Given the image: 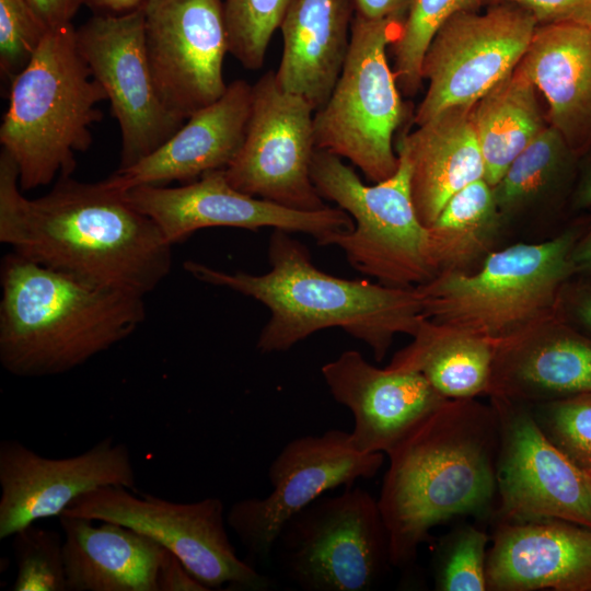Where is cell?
Returning <instances> with one entry per match:
<instances>
[{
	"mask_svg": "<svg viewBox=\"0 0 591 591\" xmlns=\"http://www.w3.org/2000/svg\"><path fill=\"white\" fill-rule=\"evenodd\" d=\"M578 159L560 132L548 125L493 187L505 221L560 189L571 178Z\"/></svg>",
	"mask_w": 591,
	"mask_h": 591,
	"instance_id": "30",
	"label": "cell"
},
{
	"mask_svg": "<svg viewBox=\"0 0 591 591\" xmlns=\"http://www.w3.org/2000/svg\"><path fill=\"white\" fill-rule=\"evenodd\" d=\"M412 0H354L355 12L370 20L405 21Z\"/></svg>",
	"mask_w": 591,
	"mask_h": 591,
	"instance_id": "40",
	"label": "cell"
},
{
	"mask_svg": "<svg viewBox=\"0 0 591 591\" xmlns=\"http://www.w3.org/2000/svg\"><path fill=\"white\" fill-rule=\"evenodd\" d=\"M571 231L540 243L489 253L479 270L444 271L416 286L425 318L482 336L494 344L551 317L572 273Z\"/></svg>",
	"mask_w": 591,
	"mask_h": 591,
	"instance_id": "6",
	"label": "cell"
},
{
	"mask_svg": "<svg viewBox=\"0 0 591 591\" xmlns=\"http://www.w3.org/2000/svg\"><path fill=\"white\" fill-rule=\"evenodd\" d=\"M538 90L518 70L473 104L472 117L484 161V179L494 187L512 161L549 125Z\"/></svg>",
	"mask_w": 591,
	"mask_h": 591,
	"instance_id": "28",
	"label": "cell"
},
{
	"mask_svg": "<svg viewBox=\"0 0 591 591\" xmlns=\"http://www.w3.org/2000/svg\"><path fill=\"white\" fill-rule=\"evenodd\" d=\"M67 591H158L167 549L131 528L61 514Z\"/></svg>",
	"mask_w": 591,
	"mask_h": 591,
	"instance_id": "25",
	"label": "cell"
},
{
	"mask_svg": "<svg viewBox=\"0 0 591 591\" xmlns=\"http://www.w3.org/2000/svg\"><path fill=\"white\" fill-rule=\"evenodd\" d=\"M403 23L355 12L340 76L326 103L314 112L316 149L347 159L373 183L391 177L399 165L393 137L407 109L387 49Z\"/></svg>",
	"mask_w": 591,
	"mask_h": 591,
	"instance_id": "8",
	"label": "cell"
},
{
	"mask_svg": "<svg viewBox=\"0 0 591 591\" xmlns=\"http://www.w3.org/2000/svg\"><path fill=\"white\" fill-rule=\"evenodd\" d=\"M223 0H146L148 60L164 106L187 119L219 100L228 84Z\"/></svg>",
	"mask_w": 591,
	"mask_h": 591,
	"instance_id": "16",
	"label": "cell"
},
{
	"mask_svg": "<svg viewBox=\"0 0 591 591\" xmlns=\"http://www.w3.org/2000/svg\"><path fill=\"white\" fill-rule=\"evenodd\" d=\"M0 362L20 378L58 375L128 338L144 297L95 286L15 252L0 270Z\"/></svg>",
	"mask_w": 591,
	"mask_h": 591,
	"instance_id": "4",
	"label": "cell"
},
{
	"mask_svg": "<svg viewBox=\"0 0 591 591\" xmlns=\"http://www.w3.org/2000/svg\"><path fill=\"white\" fill-rule=\"evenodd\" d=\"M591 392V339L554 315L495 344L488 395L545 403Z\"/></svg>",
	"mask_w": 591,
	"mask_h": 591,
	"instance_id": "22",
	"label": "cell"
},
{
	"mask_svg": "<svg viewBox=\"0 0 591 591\" xmlns=\"http://www.w3.org/2000/svg\"><path fill=\"white\" fill-rule=\"evenodd\" d=\"M591 474V473H590Z\"/></svg>",
	"mask_w": 591,
	"mask_h": 591,
	"instance_id": "45",
	"label": "cell"
},
{
	"mask_svg": "<svg viewBox=\"0 0 591 591\" xmlns=\"http://www.w3.org/2000/svg\"><path fill=\"white\" fill-rule=\"evenodd\" d=\"M252 84L237 79L223 95L196 112L162 146L135 164L118 169L105 182L118 190L167 183L194 182L224 170L237 154L246 131Z\"/></svg>",
	"mask_w": 591,
	"mask_h": 591,
	"instance_id": "21",
	"label": "cell"
},
{
	"mask_svg": "<svg viewBox=\"0 0 591 591\" xmlns=\"http://www.w3.org/2000/svg\"><path fill=\"white\" fill-rule=\"evenodd\" d=\"M276 546L288 577L306 591H367L391 564L378 499L355 485L297 513Z\"/></svg>",
	"mask_w": 591,
	"mask_h": 591,
	"instance_id": "9",
	"label": "cell"
},
{
	"mask_svg": "<svg viewBox=\"0 0 591 591\" xmlns=\"http://www.w3.org/2000/svg\"><path fill=\"white\" fill-rule=\"evenodd\" d=\"M570 264L573 271L591 273V231L570 252Z\"/></svg>",
	"mask_w": 591,
	"mask_h": 591,
	"instance_id": "43",
	"label": "cell"
},
{
	"mask_svg": "<svg viewBox=\"0 0 591 591\" xmlns=\"http://www.w3.org/2000/svg\"><path fill=\"white\" fill-rule=\"evenodd\" d=\"M181 563L167 552L158 575V591H208Z\"/></svg>",
	"mask_w": 591,
	"mask_h": 591,
	"instance_id": "38",
	"label": "cell"
},
{
	"mask_svg": "<svg viewBox=\"0 0 591 591\" xmlns=\"http://www.w3.org/2000/svg\"><path fill=\"white\" fill-rule=\"evenodd\" d=\"M42 22L48 27L71 23L82 0H25Z\"/></svg>",
	"mask_w": 591,
	"mask_h": 591,
	"instance_id": "39",
	"label": "cell"
},
{
	"mask_svg": "<svg viewBox=\"0 0 591 591\" xmlns=\"http://www.w3.org/2000/svg\"><path fill=\"white\" fill-rule=\"evenodd\" d=\"M577 315L581 323L591 329V294L580 300L577 306Z\"/></svg>",
	"mask_w": 591,
	"mask_h": 591,
	"instance_id": "44",
	"label": "cell"
},
{
	"mask_svg": "<svg viewBox=\"0 0 591 591\" xmlns=\"http://www.w3.org/2000/svg\"><path fill=\"white\" fill-rule=\"evenodd\" d=\"M534 417L565 454L591 473V392L545 402Z\"/></svg>",
	"mask_w": 591,
	"mask_h": 591,
	"instance_id": "34",
	"label": "cell"
},
{
	"mask_svg": "<svg viewBox=\"0 0 591 591\" xmlns=\"http://www.w3.org/2000/svg\"><path fill=\"white\" fill-rule=\"evenodd\" d=\"M499 420L497 493L505 521L557 519L591 528V474L520 402L493 397Z\"/></svg>",
	"mask_w": 591,
	"mask_h": 591,
	"instance_id": "15",
	"label": "cell"
},
{
	"mask_svg": "<svg viewBox=\"0 0 591 591\" xmlns=\"http://www.w3.org/2000/svg\"><path fill=\"white\" fill-rule=\"evenodd\" d=\"M334 399L352 414L350 438L361 453H387L447 401L420 373L378 368L346 350L321 368Z\"/></svg>",
	"mask_w": 591,
	"mask_h": 591,
	"instance_id": "19",
	"label": "cell"
},
{
	"mask_svg": "<svg viewBox=\"0 0 591 591\" xmlns=\"http://www.w3.org/2000/svg\"><path fill=\"white\" fill-rule=\"evenodd\" d=\"M486 577L496 591H591V528L557 519L505 521Z\"/></svg>",
	"mask_w": 591,
	"mask_h": 591,
	"instance_id": "20",
	"label": "cell"
},
{
	"mask_svg": "<svg viewBox=\"0 0 591 591\" xmlns=\"http://www.w3.org/2000/svg\"><path fill=\"white\" fill-rule=\"evenodd\" d=\"M129 448L104 438L89 450L63 459L45 457L22 442H0V538L60 517L83 494L103 486L136 488Z\"/></svg>",
	"mask_w": 591,
	"mask_h": 591,
	"instance_id": "18",
	"label": "cell"
},
{
	"mask_svg": "<svg viewBox=\"0 0 591 591\" xmlns=\"http://www.w3.org/2000/svg\"><path fill=\"white\" fill-rule=\"evenodd\" d=\"M18 573L12 591H67L63 538L31 524L13 535Z\"/></svg>",
	"mask_w": 591,
	"mask_h": 591,
	"instance_id": "33",
	"label": "cell"
},
{
	"mask_svg": "<svg viewBox=\"0 0 591 591\" xmlns=\"http://www.w3.org/2000/svg\"><path fill=\"white\" fill-rule=\"evenodd\" d=\"M292 0H224L229 54L245 69H260L271 36Z\"/></svg>",
	"mask_w": 591,
	"mask_h": 591,
	"instance_id": "32",
	"label": "cell"
},
{
	"mask_svg": "<svg viewBox=\"0 0 591 591\" xmlns=\"http://www.w3.org/2000/svg\"><path fill=\"white\" fill-rule=\"evenodd\" d=\"M582 157L580 176L572 195V206L578 210L591 208V148Z\"/></svg>",
	"mask_w": 591,
	"mask_h": 591,
	"instance_id": "41",
	"label": "cell"
},
{
	"mask_svg": "<svg viewBox=\"0 0 591 591\" xmlns=\"http://www.w3.org/2000/svg\"><path fill=\"white\" fill-rule=\"evenodd\" d=\"M483 5L482 0H412L401 35L390 47L402 94L413 96L419 91L422 59L438 30L455 13L478 11Z\"/></svg>",
	"mask_w": 591,
	"mask_h": 591,
	"instance_id": "31",
	"label": "cell"
},
{
	"mask_svg": "<svg viewBox=\"0 0 591 591\" xmlns=\"http://www.w3.org/2000/svg\"><path fill=\"white\" fill-rule=\"evenodd\" d=\"M314 108L282 90L270 70L252 84L243 143L223 170L237 190L299 211L327 207L311 177Z\"/></svg>",
	"mask_w": 591,
	"mask_h": 591,
	"instance_id": "12",
	"label": "cell"
},
{
	"mask_svg": "<svg viewBox=\"0 0 591 591\" xmlns=\"http://www.w3.org/2000/svg\"><path fill=\"white\" fill-rule=\"evenodd\" d=\"M485 532L465 526L443 546L436 567V589L443 591L487 590Z\"/></svg>",
	"mask_w": 591,
	"mask_h": 591,
	"instance_id": "35",
	"label": "cell"
},
{
	"mask_svg": "<svg viewBox=\"0 0 591 591\" xmlns=\"http://www.w3.org/2000/svg\"><path fill=\"white\" fill-rule=\"evenodd\" d=\"M389 178L364 184L341 158L316 149L312 182L321 197L345 210L354 228L316 243L335 245L358 271L390 287H416L436 275L428 256L427 227L419 220L410 192V170L398 157Z\"/></svg>",
	"mask_w": 591,
	"mask_h": 591,
	"instance_id": "7",
	"label": "cell"
},
{
	"mask_svg": "<svg viewBox=\"0 0 591 591\" xmlns=\"http://www.w3.org/2000/svg\"><path fill=\"white\" fill-rule=\"evenodd\" d=\"M77 42L119 125V169L128 167L185 124L164 106L155 89L146 49L142 7L119 15H93L77 30Z\"/></svg>",
	"mask_w": 591,
	"mask_h": 591,
	"instance_id": "14",
	"label": "cell"
},
{
	"mask_svg": "<svg viewBox=\"0 0 591 591\" xmlns=\"http://www.w3.org/2000/svg\"><path fill=\"white\" fill-rule=\"evenodd\" d=\"M48 27L25 0H0V73L12 80L27 67Z\"/></svg>",
	"mask_w": 591,
	"mask_h": 591,
	"instance_id": "36",
	"label": "cell"
},
{
	"mask_svg": "<svg viewBox=\"0 0 591 591\" xmlns=\"http://www.w3.org/2000/svg\"><path fill=\"white\" fill-rule=\"evenodd\" d=\"M0 242L85 282L147 296L171 273L172 244L105 179H57L28 199L11 155L0 153Z\"/></svg>",
	"mask_w": 591,
	"mask_h": 591,
	"instance_id": "1",
	"label": "cell"
},
{
	"mask_svg": "<svg viewBox=\"0 0 591 591\" xmlns=\"http://www.w3.org/2000/svg\"><path fill=\"white\" fill-rule=\"evenodd\" d=\"M106 93L93 78L72 23L49 28L31 62L10 83L0 143L19 169L22 190L71 176L76 153L92 144Z\"/></svg>",
	"mask_w": 591,
	"mask_h": 591,
	"instance_id": "5",
	"label": "cell"
},
{
	"mask_svg": "<svg viewBox=\"0 0 591 591\" xmlns=\"http://www.w3.org/2000/svg\"><path fill=\"white\" fill-rule=\"evenodd\" d=\"M268 260L270 270L262 275L184 263L197 280L251 297L269 310L256 344L262 354L287 351L318 331L339 327L367 344L381 361L396 335L413 336L425 318L416 287L328 275L313 264L308 247L291 232L275 229Z\"/></svg>",
	"mask_w": 591,
	"mask_h": 591,
	"instance_id": "3",
	"label": "cell"
},
{
	"mask_svg": "<svg viewBox=\"0 0 591 591\" xmlns=\"http://www.w3.org/2000/svg\"><path fill=\"white\" fill-rule=\"evenodd\" d=\"M472 111L473 105L448 107L397 139L395 151L409 165L412 197L425 227L455 193L484 178Z\"/></svg>",
	"mask_w": 591,
	"mask_h": 591,
	"instance_id": "24",
	"label": "cell"
},
{
	"mask_svg": "<svg viewBox=\"0 0 591 591\" xmlns=\"http://www.w3.org/2000/svg\"><path fill=\"white\" fill-rule=\"evenodd\" d=\"M536 26L529 11L509 2L452 15L425 53L421 76L428 88L414 123L421 125L451 106L476 103L513 72Z\"/></svg>",
	"mask_w": 591,
	"mask_h": 591,
	"instance_id": "11",
	"label": "cell"
},
{
	"mask_svg": "<svg viewBox=\"0 0 591 591\" xmlns=\"http://www.w3.org/2000/svg\"><path fill=\"white\" fill-rule=\"evenodd\" d=\"M354 0H292L279 30V86L314 111L328 100L343 70L351 37Z\"/></svg>",
	"mask_w": 591,
	"mask_h": 591,
	"instance_id": "26",
	"label": "cell"
},
{
	"mask_svg": "<svg viewBox=\"0 0 591 591\" xmlns=\"http://www.w3.org/2000/svg\"><path fill=\"white\" fill-rule=\"evenodd\" d=\"M413 341L389 368L420 373L447 399L488 394L495 344L482 336L424 318Z\"/></svg>",
	"mask_w": 591,
	"mask_h": 591,
	"instance_id": "27",
	"label": "cell"
},
{
	"mask_svg": "<svg viewBox=\"0 0 591 591\" xmlns=\"http://www.w3.org/2000/svg\"><path fill=\"white\" fill-rule=\"evenodd\" d=\"M490 5L509 2L529 11L537 25L575 24L591 28V0H482Z\"/></svg>",
	"mask_w": 591,
	"mask_h": 591,
	"instance_id": "37",
	"label": "cell"
},
{
	"mask_svg": "<svg viewBox=\"0 0 591 591\" xmlns=\"http://www.w3.org/2000/svg\"><path fill=\"white\" fill-rule=\"evenodd\" d=\"M146 0H82L95 14H125L143 5Z\"/></svg>",
	"mask_w": 591,
	"mask_h": 591,
	"instance_id": "42",
	"label": "cell"
},
{
	"mask_svg": "<svg viewBox=\"0 0 591 591\" xmlns=\"http://www.w3.org/2000/svg\"><path fill=\"white\" fill-rule=\"evenodd\" d=\"M124 195L172 245L198 230L215 227L251 231L274 228L303 232L316 241L354 228L352 218L339 207L299 211L240 192L228 182L223 170L207 172L183 186L143 185Z\"/></svg>",
	"mask_w": 591,
	"mask_h": 591,
	"instance_id": "17",
	"label": "cell"
},
{
	"mask_svg": "<svg viewBox=\"0 0 591 591\" xmlns=\"http://www.w3.org/2000/svg\"><path fill=\"white\" fill-rule=\"evenodd\" d=\"M124 486L90 490L62 514L131 528L161 544L209 590L266 591L269 579L242 560L227 532L221 499L181 503Z\"/></svg>",
	"mask_w": 591,
	"mask_h": 591,
	"instance_id": "10",
	"label": "cell"
},
{
	"mask_svg": "<svg viewBox=\"0 0 591 591\" xmlns=\"http://www.w3.org/2000/svg\"><path fill=\"white\" fill-rule=\"evenodd\" d=\"M503 221L493 187L484 178L455 193L427 227L428 256L434 275L467 271L484 259L491 253Z\"/></svg>",
	"mask_w": 591,
	"mask_h": 591,
	"instance_id": "29",
	"label": "cell"
},
{
	"mask_svg": "<svg viewBox=\"0 0 591 591\" xmlns=\"http://www.w3.org/2000/svg\"><path fill=\"white\" fill-rule=\"evenodd\" d=\"M543 94L547 119L581 158L591 148V28L537 25L515 67Z\"/></svg>",
	"mask_w": 591,
	"mask_h": 591,
	"instance_id": "23",
	"label": "cell"
},
{
	"mask_svg": "<svg viewBox=\"0 0 591 591\" xmlns=\"http://www.w3.org/2000/svg\"><path fill=\"white\" fill-rule=\"evenodd\" d=\"M383 461V453L359 452L343 430L296 438L268 468L270 494L234 502L227 523L252 559L266 561L291 518L325 491L374 476Z\"/></svg>",
	"mask_w": 591,
	"mask_h": 591,
	"instance_id": "13",
	"label": "cell"
},
{
	"mask_svg": "<svg viewBox=\"0 0 591 591\" xmlns=\"http://www.w3.org/2000/svg\"><path fill=\"white\" fill-rule=\"evenodd\" d=\"M499 440L493 405L447 399L386 453L378 505L392 565L410 564L436 525L489 506Z\"/></svg>",
	"mask_w": 591,
	"mask_h": 591,
	"instance_id": "2",
	"label": "cell"
}]
</instances>
